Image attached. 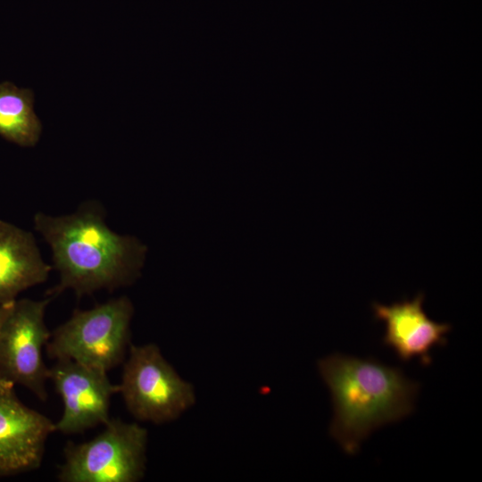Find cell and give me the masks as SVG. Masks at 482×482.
Returning a JSON list of instances; mask_svg holds the SVG:
<instances>
[{"mask_svg":"<svg viewBox=\"0 0 482 482\" xmlns=\"http://www.w3.org/2000/svg\"><path fill=\"white\" fill-rule=\"evenodd\" d=\"M33 224L48 244L59 274L53 294L69 289L81 296L113 290L141 276L146 245L134 236L112 230L96 205L87 204L59 216L38 212Z\"/></svg>","mask_w":482,"mask_h":482,"instance_id":"1","label":"cell"},{"mask_svg":"<svg viewBox=\"0 0 482 482\" xmlns=\"http://www.w3.org/2000/svg\"><path fill=\"white\" fill-rule=\"evenodd\" d=\"M317 366L332 397L329 434L349 455H354L374 430L415 410L420 384L398 367L340 353L320 359Z\"/></svg>","mask_w":482,"mask_h":482,"instance_id":"2","label":"cell"},{"mask_svg":"<svg viewBox=\"0 0 482 482\" xmlns=\"http://www.w3.org/2000/svg\"><path fill=\"white\" fill-rule=\"evenodd\" d=\"M133 314L132 302L125 295L77 310L51 334L47 354L108 372L125 359Z\"/></svg>","mask_w":482,"mask_h":482,"instance_id":"3","label":"cell"},{"mask_svg":"<svg viewBox=\"0 0 482 482\" xmlns=\"http://www.w3.org/2000/svg\"><path fill=\"white\" fill-rule=\"evenodd\" d=\"M96 436L69 442L57 478L61 482H137L145 472L147 430L136 422L110 419Z\"/></svg>","mask_w":482,"mask_h":482,"instance_id":"4","label":"cell"},{"mask_svg":"<svg viewBox=\"0 0 482 482\" xmlns=\"http://www.w3.org/2000/svg\"><path fill=\"white\" fill-rule=\"evenodd\" d=\"M119 393L137 420L164 424L195 403L192 384L183 379L155 344L129 345Z\"/></svg>","mask_w":482,"mask_h":482,"instance_id":"5","label":"cell"},{"mask_svg":"<svg viewBox=\"0 0 482 482\" xmlns=\"http://www.w3.org/2000/svg\"><path fill=\"white\" fill-rule=\"evenodd\" d=\"M50 301L16 299L0 324V380L26 387L41 401L47 399L49 379L43 351L51 336L45 321Z\"/></svg>","mask_w":482,"mask_h":482,"instance_id":"6","label":"cell"},{"mask_svg":"<svg viewBox=\"0 0 482 482\" xmlns=\"http://www.w3.org/2000/svg\"><path fill=\"white\" fill-rule=\"evenodd\" d=\"M48 378L62 400L63 411L55 431L79 434L110 418V404L119 385L112 384L107 372L69 359L55 360Z\"/></svg>","mask_w":482,"mask_h":482,"instance_id":"7","label":"cell"},{"mask_svg":"<svg viewBox=\"0 0 482 482\" xmlns=\"http://www.w3.org/2000/svg\"><path fill=\"white\" fill-rule=\"evenodd\" d=\"M54 431L49 418L20 401L13 384L0 380V477L39 468Z\"/></svg>","mask_w":482,"mask_h":482,"instance_id":"8","label":"cell"},{"mask_svg":"<svg viewBox=\"0 0 482 482\" xmlns=\"http://www.w3.org/2000/svg\"><path fill=\"white\" fill-rule=\"evenodd\" d=\"M423 300L424 294L420 293L412 300L390 305L373 303L372 308L375 318L386 325L383 345L393 349L403 362L419 358L428 366L432 362L431 349L447 344L446 334L452 327L430 320L423 310Z\"/></svg>","mask_w":482,"mask_h":482,"instance_id":"9","label":"cell"},{"mask_svg":"<svg viewBox=\"0 0 482 482\" xmlns=\"http://www.w3.org/2000/svg\"><path fill=\"white\" fill-rule=\"evenodd\" d=\"M51 270L31 232L0 220V304L45 282Z\"/></svg>","mask_w":482,"mask_h":482,"instance_id":"10","label":"cell"},{"mask_svg":"<svg viewBox=\"0 0 482 482\" xmlns=\"http://www.w3.org/2000/svg\"><path fill=\"white\" fill-rule=\"evenodd\" d=\"M34 95L10 82L0 84V136L21 146H34L42 125L34 112Z\"/></svg>","mask_w":482,"mask_h":482,"instance_id":"11","label":"cell"},{"mask_svg":"<svg viewBox=\"0 0 482 482\" xmlns=\"http://www.w3.org/2000/svg\"><path fill=\"white\" fill-rule=\"evenodd\" d=\"M9 303L6 304H0V324L3 319V316L4 314L5 309Z\"/></svg>","mask_w":482,"mask_h":482,"instance_id":"12","label":"cell"}]
</instances>
